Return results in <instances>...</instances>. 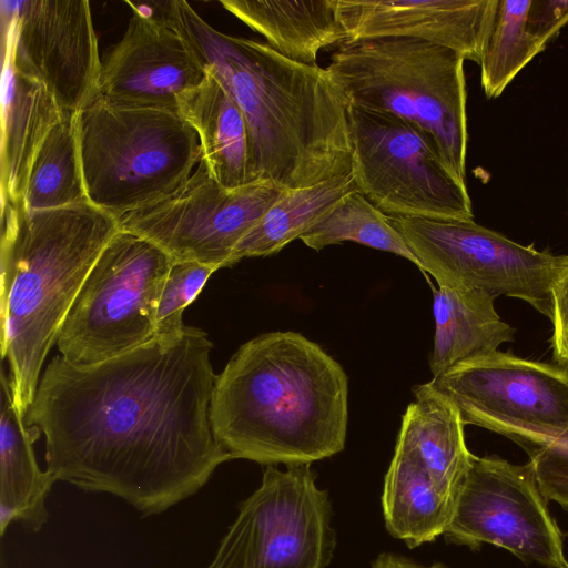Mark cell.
Here are the masks:
<instances>
[{
  "label": "cell",
  "instance_id": "1",
  "mask_svg": "<svg viewBox=\"0 0 568 568\" xmlns=\"http://www.w3.org/2000/svg\"><path fill=\"white\" fill-rule=\"evenodd\" d=\"M207 333L186 326L109 361L47 365L24 422L45 438L57 480L156 515L232 459L210 419L216 374Z\"/></svg>",
  "mask_w": 568,
  "mask_h": 568
},
{
  "label": "cell",
  "instance_id": "2",
  "mask_svg": "<svg viewBox=\"0 0 568 568\" xmlns=\"http://www.w3.org/2000/svg\"><path fill=\"white\" fill-rule=\"evenodd\" d=\"M162 10L242 111L257 180L300 189L352 170L349 103L327 67L223 33L186 1H162Z\"/></svg>",
  "mask_w": 568,
  "mask_h": 568
},
{
  "label": "cell",
  "instance_id": "3",
  "mask_svg": "<svg viewBox=\"0 0 568 568\" xmlns=\"http://www.w3.org/2000/svg\"><path fill=\"white\" fill-rule=\"evenodd\" d=\"M210 419L232 459L311 464L344 449L347 375L302 334L264 333L241 345L216 375Z\"/></svg>",
  "mask_w": 568,
  "mask_h": 568
},
{
  "label": "cell",
  "instance_id": "4",
  "mask_svg": "<svg viewBox=\"0 0 568 568\" xmlns=\"http://www.w3.org/2000/svg\"><path fill=\"white\" fill-rule=\"evenodd\" d=\"M119 230L116 217L89 201L50 210H30L22 199L1 203V357L23 418L77 295Z\"/></svg>",
  "mask_w": 568,
  "mask_h": 568
},
{
  "label": "cell",
  "instance_id": "5",
  "mask_svg": "<svg viewBox=\"0 0 568 568\" xmlns=\"http://www.w3.org/2000/svg\"><path fill=\"white\" fill-rule=\"evenodd\" d=\"M465 59L420 39L345 41L327 69L352 106L398 116L419 128L466 182L468 143Z\"/></svg>",
  "mask_w": 568,
  "mask_h": 568
},
{
  "label": "cell",
  "instance_id": "6",
  "mask_svg": "<svg viewBox=\"0 0 568 568\" xmlns=\"http://www.w3.org/2000/svg\"><path fill=\"white\" fill-rule=\"evenodd\" d=\"M88 200L119 219L179 190L202 159L195 130L176 110L99 97L78 112Z\"/></svg>",
  "mask_w": 568,
  "mask_h": 568
},
{
  "label": "cell",
  "instance_id": "7",
  "mask_svg": "<svg viewBox=\"0 0 568 568\" xmlns=\"http://www.w3.org/2000/svg\"><path fill=\"white\" fill-rule=\"evenodd\" d=\"M173 262L152 241L119 230L61 326L60 355L74 366H90L153 341L161 290Z\"/></svg>",
  "mask_w": 568,
  "mask_h": 568
},
{
  "label": "cell",
  "instance_id": "8",
  "mask_svg": "<svg viewBox=\"0 0 568 568\" xmlns=\"http://www.w3.org/2000/svg\"><path fill=\"white\" fill-rule=\"evenodd\" d=\"M348 123L356 186L379 211L390 216L474 220L466 182L419 128L352 105Z\"/></svg>",
  "mask_w": 568,
  "mask_h": 568
},
{
  "label": "cell",
  "instance_id": "9",
  "mask_svg": "<svg viewBox=\"0 0 568 568\" xmlns=\"http://www.w3.org/2000/svg\"><path fill=\"white\" fill-rule=\"evenodd\" d=\"M387 216L438 287L519 298L551 321V286L568 255L521 245L474 220Z\"/></svg>",
  "mask_w": 568,
  "mask_h": 568
},
{
  "label": "cell",
  "instance_id": "10",
  "mask_svg": "<svg viewBox=\"0 0 568 568\" xmlns=\"http://www.w3.org/2000/svg\"><path fill=\"white\" fill-rule=\"evenodd\" d=\"M331 519L311 464L267 466L206 568H326L335 547Z\"/></svg>",
  "mask_w": 568,
  "mask_h": 568
},
{
  "label": "cell",
  "instance_id": "11",
  "mask_svg": "<svg viewBox=\"0 0 568 568\" xmlns=\"http://www.w3.org/2000/svg\"><path fill=\"white\" fill-rule=\"evenodd\" d=\"M464 424L498 433L529 454L568 433V369L496 352L433 377Z\"/></svg>",
  "mask_w": 568,
  "mask_h": 568
},
{
  "label": "cell",
  "instance_id": "12",
  "mask_svg": "<svg viewBox=\"0 0 568 568\" xmlns=\"http://www.w3.org/2000/svg\"><path fill=\"white\" fill-rule=\"evenodd\" d=\"M283 191L268 180L224 187L201 159L173 194L118 221L120 230L152 241L175 262L195 261L220 270L232 266L237 244Z\"/></svg>",
  "mask_w": 568,
  "mask_h": 568
},
{
  "label": "cell",
  "instance_id": "13",
  "mask_svg": "<svg viewBox=\"0 0 568 568\" xmlns=\"http://www.w3.org/2000/svg\"><path fill=\"white\" fill-rule=\"evenodd\" d=\"M444 536L471 549L490 544L525 561L568 568L561 531L529 463L473 455Z\"/></svg>",
  "mask_w": 568,
  "mask_h": 568
},
{
  "label": "cell",
  "instance_id": "14",
  "mask_svg": "<svg viewBox=\"0 0 568 568\" xmlns=\"http://www.w3.org/2000/svg\"><path fill=\"white\" fill-rule=\"evenodd\" d=\"M2 34L17 67L41 82L63 110L95 98L102 62L87 0H2Z\"/></svg>",
  "mask_w": 568,
  "mask_h": 568
},
{
  "label": "cell",
  "instance_id": "15",
  "mask_svg": "<svg viewBox=\"0 0 568 568\" xmlns=\"http://www.w3.org/2000/svg\"><path fill=\"white\" fill-rule=\"evenodd\" d=\"M132 16L122 39L102 62L95 97L108 102L178 111V99L205 70L168 20L161 1H126Z\"/></svg>",
  "mask_w": 568,
  "mask_h": 568
},
{
  "label": "cell",
  "instance_id": "16",
  "mask_svg": "<svg viewBox=\"0 0 568 568\" xmlns=\"http://www.w3.org/2000/svg\"><path fill=\"white\" fill-rule=\"evenodd\" d=\"M499 0H338L347 40L404 37L480 63Z\"/></svg>",
  "mask_w": 568,
  "mask_h": 568
},
{
  "label": "cell",
  "instance_id": "17",
  "mask_svg": "<svg viewBox=\"0 0 568 568\" xmlns=\"http://www.w3.org/2000/svg\"><path fill=\"white\" fill-rule=\"evenodd\" d=\"M1 203L23 197L32 162L63 109L37 79L21 71L2 37Z\"/></svg>",
  "mask_w": 568,
  "mask_h": 568
},
{
  "label": "cell",
  "instance_id": "18",
  "mask_svg": "<svg viewBox=\"0 0 568 568\" xmlns=\"http://www.w3.org/2000/svg\"><path fill=\"white\" fill-rule=\"evenodd\" d=\"M0 410V530L16 521L39 531L48 521L47 497L57 481L38 465L33 444L42 434L19 414L10 378L1 371Z\"/></svg>",
  "mask_w": 568,
  "mask_h": 568
},
{
  "label": "cell",
  "instance_id": "19",
  "mask_svg": "<svg viewBox=\"0 0 568 568\" xmlns=\"http://www.w3.org/2000/svg\"><path fill=\"white\" fill-rule=\"evenodd\" d=\"M178 111L197 133L202 159L221 185L236 189L261 181L254 172L243 113L209 71L179 97Z\"/></svg>",
  "mask_w": 568,
  "mask_h": 568
},
{
  "label": "cell",
  "instance_id": "20",
  "mask_svg": "<svg viewBox=\"0 0 568 568\" xmlns=\"http://www.w3.org/2000/svg\"><path fill=\"white\" fill-rule=\"evenodd\" d=\"M413 392L415 400L402 417L395 447L414 455L455 501L473 456L465 442V424L455 404L432 382L416 385Z\"/></svg>",
  "mask_w": 568,
  "mask_h": 568
},
{
  "label": "cell",
  "instance_id": "21",
  "mask_svg": "<svg viewBox=\"0 0 568 568\" xmlns=\"http://www.w3.org/2000/svg\"><path fill=\"white\" fill-rule=\"evenodd\" d=\"M338 0H222L221 4L262 34L285 58L316 64L318 52L347 40L337 13Z\"/></svg>",
  "mask_w": 568,
  "mask_h": 568
},
{
  "label": "cell",
  "instance_id": "22",
  "mask_svg": "<svg viewBox=\"0 0 568 568\" xmlns=\"http://www.w3.org/2000/svg\"><path fill=\"white\" fill-rule=\"evenodd\" d=\"M433 287V286H432ZM434 348L429 361L433 377L450 368L491 355L516 329L501 321L488 295L477 291L433 287Z\"/></svg>",
  "mask_w": 568,
  "mask_h": 568
},
{
  "label": "cell",
  "instance_id": "23",
  "mask_svg": "<svg viewBox=\"0 0 568 568\" xmlns=\"http://www.w3.org/2000/svg\"><path fill=\"white\" fill-rule=\"evenodd\" d=\"M382 505L388 532L415 548L445 534L455 501L414 455L395 447L384 479Z\"/></svg>",
  "mask_w": 568,
  "mask_h": 568
},
{
  "label": "cell",
  "instance_id": "24",
  "mask_svg": "<svg viewBox=\"0 0 568 568\" xmlns=\"http://www.w3.org/2000/svg\"><path fill=\"white\" fill-rule=\"evenodd\" d=\"M354 192L359 191L352 170L313 186L284 190L237 244L232 255V265L245 257L276 254Z\"/></svg>",
  "mask_w": 568,
  "mask_h": 568
},
{
  "label": "cell",
  "instance_id": "25",
  "mask_svg": "<svg viewBox=\"0 0 568 568\" xmlns=\"http://www.w3.org/2000/svg\"><path fill=\"white\" fill-rule=\"evenodd\" d=\"M30 210L88 202L78 138V112L63 110L32 162L22 197ZM90 202V201H89Z\"/></svg>",
  "mask_w": 568,
  "mask_h": 568
},
{
  "label": "cell",
  "instance_id": "26",
  "mask_svg": "<svg viewBox=\"0 0 568 568\" xmlns=\"http://www.w3.org/2000/svg\"><path fill=\"white\" fill-rule=\"evenodd\" d=\"M300 240L308 247L322 248L343 242H355L389 252L422 265L388 216L373 205L361 192L342 199L326 215L305 232Z\"/></svg>",
  "mask_w": 568,
  "mask_h": 568
},
{
  "label": "cell",
  "instance_id": "27",
  "mask_svg": "<svg viewBox=\"0 0 568 568\" xmlns=\"http://www.w3.org/2000/svg\"><path fill=\"white\" fill-rule=\"evenodd\" d=\"M531 0H499L494 26L479 63L480 81L489 99L499 97L514 78L541 51L528 30Z\"/></svg>",
  "mask_w": 568,
  "mask_h": 568
},
{
  "label": "cell",
  "instance_id": "28",
  "mask_svg": "<svg viewBox=\"0 0 568 568\" xmlns=\"http://www.w3.org/2000/svg\"><path fill=\"white\" fill-rule=\"evenodd\" d=\"M217 270L195 262H173L161 290L155 317V338L171 339L183 333L184 310L197 297Z\"/></svg>",
  "mask_w": 568,
  "mask_h": 568
},
{
  "label": "cell",
  "instance_id": "29",
  "mask_svg": "<svg viewBox=\"0 0 568 568\" xmlns=\"http://www.w3.org/2000/svg\"><path fill=\"white\" fill-rule=\"evenodd\" d=\"M529 455L544 496L568 510V433Z\"/></svg>",
  "mask_w": 568,
  "mask_h": 568
},
{
  "label": "cell",
  "instance_id": "30",
  "mask_svg": "<svg viewBox=\"0 0 568 568\" xmlns=\"http://www.w3.org/2000/svg\"><path fill=\"white\" fill-rule=\"evenodd\" d=\"M551 298L552 354L558 365L568 369V256L554 280Z\"/></svg>",
  "mask_w": 568,
  "mask_h": 568
},
{
  "label": "cell",
  "instance_id": "31",
  "mask_svg": "<svg viewBox=\"0 0 568 568\" xmlns=\"http://www.w3.org/2000/svg\"><path fill=\"white\" fill-rule=\"evenodd\" d=\"M568 23V0H531L527 28L542 44L558 34Z\"/></svg>",
  "mask_w": 568,
  "mask_h": 568
},
{
  "label": "cell",
  "instance_id": "32",
  "mask_svg": "<svg viewBox=\"0 0 568 568\" xmlns=\"http://www.w3.org/2000/svg\"><path fill=\"white\" fill-rule=\"evenodd\" d=\"M371 568H447L443 564L435 562L429 566L417 564L416 561L392 552H382L372 562Z\"/></svg>",
  "mask_w": 568,
  "mask_h": 568
}]
</instances>
